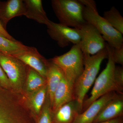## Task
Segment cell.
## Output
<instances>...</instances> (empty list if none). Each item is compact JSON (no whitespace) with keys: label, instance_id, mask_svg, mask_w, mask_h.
Returning <instances> with one entry per match:
<instances>
[{"label":"cell","instance_id":"30bf717a","mask_svg":"<svg viewBox=\"0 0 123 123\" xmlns=\"http://www.w3.org/2000/svg\"><path fill=\"white\" fill-rule=\"evenodd\" d=\"M13 56L46 79L48 61L39 53L36 48L29 47L26 50Z\"/></svg>","mask_w":123,"mask_h":123},{"label":"cell","instance_id":"3957f363","mask_svg":"<svg viewBox=\"0 0 123 123\" xmlns=\"http://www.w3.org/2000/svg\"><path fill=\"white\" fill-rule=\"evenodd\" d=\"M106 47L108 59L106 66L95 80L90 97L83 102L82 112L93 102L108 93L115 92L123 94V89L119 86L115 79L114 72L116 66L113 57L114 48L107 43Z\"/></svg>","mask_w":123,"mask_h":123},{"label":"cell","instance_id":"277c9868","mask_svg":"<svg viewBox=\"0 0 123 123\" xmlns=\"http://www.w3.org/2000/svg\"><path fill=\"white\" fill-rule=\"evenodd\" d=\"M51 2L60 24L79 29L86 22L83 15L85 6L79 0H52Z\"/></svg>","mask_w":123,"mask_h":123},{"label":"cell","instance_id":"44dd1931","mask_svg":"<svg viewBox=\"0 0 123 123\" xmlns=\"http://www.w3.org/2000/svg\"><path fill=\"white\" fill-rule=\"evenodd\" d=\"M103 18L115 29L123 34V18L115 7L105 11Z\"/></svg>","mask_w":123,"mask_h":123},{"label":"cell","instance_id":"6da1fadb","mask_svg":"<svg viewBox=\"0 0 123 123\" xmlns=\"http://www.w3.org/2000/svg\"><path fill=\"white\" fill-rule=\"evenodd\" d=\"M22 95L4 88L0 90V123H36Z\"/></svg>","mask_w":123,"mask_h":123},{"label":"cell","instance_id":"8992f818","mask_svg":"<svg viewBox=\"0 0 123 123\" xmlns=\"http://www.w3.org/2000/svg\"><path fill=\"white\" fill-rule=\"evenodd\" d=\"M0 65L9 81L11 91L22 93L29 66L14 56L1 52Z\"/></svg>","mask_w":123,"mask_h":123},{"label":"cell","instance_id":"ba28073f","mask_svg":"<svg viewBox=\"0 0 123 123\" xmlns=\"http://www.w3.org/2000/svg\"><path fill=\"white\" fill-rule=\"evenodd\" d=\"M80 36L79 45L82 53L96 55L106 47V43L95 27L86 22L79 29Z\"/></svg>","mask_w":123,"mask_h":123},{"label":"cell","instance_id":"2e32d148","mask_svg":"<svg viewBox=\"0 0 123 123\" xmlns=\"http://www.w3.org/2000/svg\"><path fill=\"white\" fill-rule=\"evenodd\" d=\"M64 77L63 73L61 69L53 63L51 60L48 61L46 79L47 93L51 108L53 104L55 91Z\"/></svg>","mask_w":123,"mask_h":123},{"label":"cell","instance_id":"e0dca14e","mask_svg":"<svg viewBox=\"0 0 123 123\" xmlns=\"http://www.w3.org/2000/svg\"><path fill=\"white\" fill-rule=\"evenodd\" d=\"M24 16L40 23L47 25L50 20L43 9L41 0H24Z\"/></svg>","mask_w":123,"mask_h":123},{"label":"cell","instance_id":"4fadbf2b","mask_svg":"<svg viewBox=\"0 0 123 123\" xmlns=\"http://www.w3.org/2000/svg\"><path fill=\"white\" fill-rule=\"evenodd\" d=\"M74 85L68 81L64 77L56 88L51 107L52 113L55 112L65 104L74 99Z\"/></svg>","mask_w":123,"mask_h":123},{"label":"cell","instance_id":"4316f807","mask_svg":"<svg viewBox=\"0 0 123 123\" xmlns=\"http://www.w3.org/2000/svg\"><path fill=\"white\" fill-rule=\"evenodd\" d=\"M0 33L2 34V35L5 36L9 40H13V41L16 40V39L13 37L8 33L7 31H6V29H5L3 27L1 22L0 20Z\"/></svg>","mask_w":123,"mask_h":123},{"label":"cell","instance_id":"d6986e66","mask_svg":"<svg viewBox=\"0 0 123 123\" xmlns=\"http://www.w3.org/2000/svg\"><path fill=\"white\" fill-rule=\"evenodd\" d=\"M18 40H10L0 33V52L14 56L28 48Z\"/></svg>","mask_w":123,"mask_h":123},{"label":"cell","instance_id":"7c38bea8","mask_svg":"<svg viewBox=\"0 0 123 123\" xmlns=\"http://www.w3.org/2000/svg\"><path fill=\"white\" fill-rule=\"evenodd\" d=\"M25 5L22 0H8L0 2V20L2 26L6 29L8 23L12 18L24 15Z\"/></svg>","mask_w":123,"mask_h":123},{"label":"cell","instance_id":"8fae6325","mask_svg":"<svg viewBox=\"0 0 123 123\" xmlns=\"http://www.w3.org/2000/svg\"><path fill=\"white\" fill-rule=\"evenodd\" d=\"M119 95L116 92H111L100 97L84 111L78 114L73 123H93L103 108Z\"/></svg>","mask_w":123,"mask_h":123},{"label":"cell","instance_id":"603a6c76","mask_svg":"<svg viewBox=\"0 0 123 123\" xmlns=\"http://www.w3.org/2000/svg\"><path fill=\"white\" fill-rule=\"evenodd\" d=\"M115 79L119 86L123 89V68L121 66H116Z\"/></svg>","mask_w":123,"mask_h":123},{"label":"cell","instance_id":"ac0fdd59","mask_svg":"<svg viewBox=\"0 0 123 123\" xmlns=\"http://www.w3.org/2000/svg\"><path fill=\"white\" fill-rule=\"evenodd\" d=\"M47 93V84L38 89L31 93L27 102L29 107L33 110V113L37 120L42 106L44 103Z\"/></svg>","mask_w":123,"mask_h":123},{"label":"cell","instance_id":"52a82bcc","mask_svg":"<svg viewBox=\"0 0 123 123\" xmlns=\"http://www.w3.org/2000/svg\"><path fill=\"white\" fill-rule=\"evenodd\" d=\"M83 15L86 22L95 27L110 46L114 48L123 46V35L100 16L98 11L85 6Z\"/></svg>","mask_w":123,"mask_h":123},{"label":"cell","instance_id":"5b68a950","mask_svg":"<svg viewBox=\"0 0 123 123\" xmlns=\"http://www.w3.org/2000/svg\"><path fill=\"white\" fill-rule=\"evenodd\" d=\"M50 60L61 69L65 77L73 85L84 71L83 53L79 44L73 45L66 53Z\"/></svg>","mask_w":123,"mask_h":123},{"label":"cell","instance_id":"d4e9b609","mask_svg":"<svg viewBox=\"0 0 123 123\" xmlns=\"http://www.w3.org/2000/svg\"><path fill=\"white\" fill-rule=\"evenodd\" d=\"M0 86L2 87L11 90V86L8 78L0 65Z\"/></svg>","mask_w":123,"mask_h":123},{"label":"cell","instance_id":"83f0119b","mask_svg":"<svg viewBox=\"0 0 123 123\" xmlns=\"http://www.w3.org/2000/svg\"><path fill=\"white\" fill-rule=\"evenodd\" d=\"M123 120L122 116L118 117L104 122L99 123H123Z\"/></svg>","mask_w":123,"mask_h":123},{"label":"cell","instance_id":"5bb4252c","mask_svg":"<svg viewBox=\"0 0 123 123\" xmlns=\"http://www.w3.org/2000/svg\"><path fill=\"white\" fill-rule=\"evenodd\" d=\"M123 94L119 95L107 104L93 123H99L120 117L123 112Z\"/></svg>","mask_w":123,"mask_h":123},{"label":"cell","instance_id":"9a60e30c","mask_svg":"<svg viewBox=\"0 0 123 123\" xmlns=\"http://www.w3.org/2000/svg\"><path fill=\"white\" fill-rule=\"evenodd\" d=\"M79 114L78 103L74 99L62 106L55 112H52V123H73Z\"/></svg>","mask_w":123,"mask_h":123},{"label":"cell","instance_id":"484cf974","mask_svg":"<svg viewBox=\"0 0 123 123\" xmlns=\"http://www.w3.org/2000/svg\"><path fill=\"white\" fill-rule=\"evenodd\" d=\"M82 4L85 7H88L96 11L97 10L96 3L93 0H79Z\"/></svg>","mask_w":123,"mask_h":123},{"label":"cell","instance_id":"7402d4cb","mask_svg":"<svg viewBox=\"0 0 123 123\" xmlns=\"http://www.w3.org/2000/svg\"><path fill=\"white\" fill-rule=\"evenodd\" d=\"M52 111L50 100L48 98L43 108L42 112L39 117L36 123H52Z\"/></svg>","mask_w":123,"mask_h":123},{"label":"cell","instance_id":"7a4b0ae2","mask_svg":"<svg viewBox=\"0 0 123 123\" xmlns=\"http://www.w3.org/2000/svg\"><path fill=\"white\" fill-rule=\"evenodd\" d=\"M83 57L84 71L75 82L73 89L74 98L78 103L80 114L86 94L95 81L102 62L107 58V49L105 47L93 55L83 53Z\"/></svg>","mask_w":123,"mask_h":123},{"label":"cell","instance_id":"9c48e42d","mask_svg":"<svg viewBox=\"0 0 123 123\" xmlns=\"http://www.w3.org/2000/svg\"><path fill=\"white\" fill-rule=\"evenodd\" d=\"M46 25L49 35L57 42L60 47L64 48L70 43L76 45L80 43V36L77 29L70 28L50 20Z\"/></svg>","mask_w":123,"mask_h":123},{"label":"cell","instance_id":"cb8c5ba5","mask_svg":"<svg viewBox=\"0 0 123 123\" xmlns=\"http://www.w3.org/2000/svg\"><path fill=\"white\" fill-rule=\"evenodd\" d=\"M113 57L115 63L123 64V46L113 49Z\"/></svg>","mask_w":123,"mask_h":123},{"label":"cell","instance_id":"ffe728a7","mask_svg":"<svg viewBox=\"0 0 123 123\" xmlns=\"http://www.w3.org/2000/svg\"><path fill=\"white\" fill-rule=\"evenodd\" d=\"M26 90L31 93L38 89L47 84L46 78L29 67L26 79Z\"/></svg>","mask_w":123,"mask_h":123}]
</instances>
